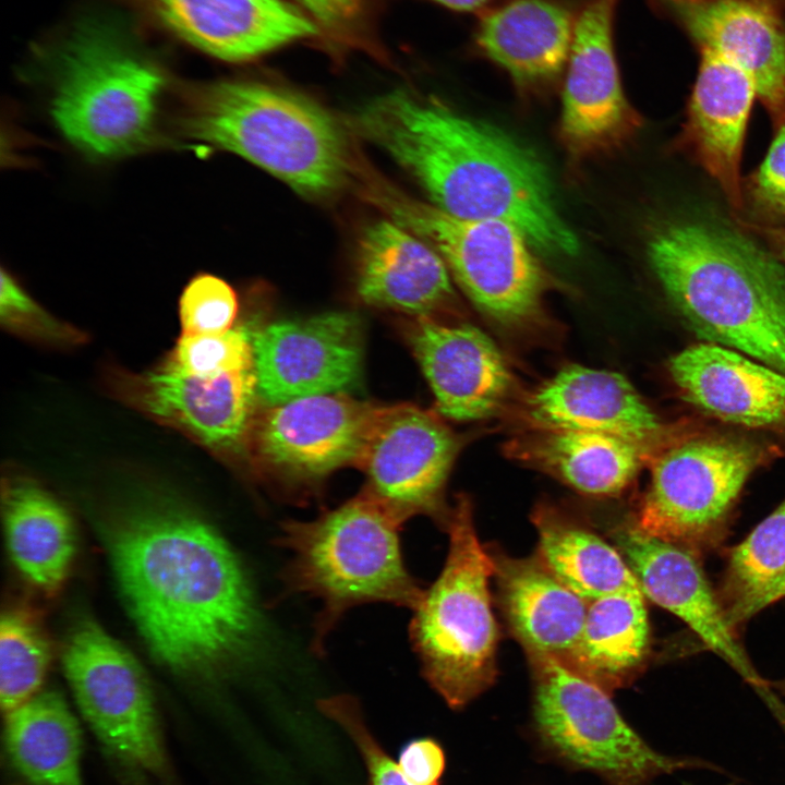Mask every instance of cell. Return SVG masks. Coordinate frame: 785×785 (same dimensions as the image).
<instances>
[{"label":"cell","mask_w":785,"mask_h":785,"mask_svg":"<svg viewBox=\"0 0 785 785\" xmlns=\"http://www.w3.org/2000/svg\"><path fill=\"white\" fill-rule=\"evenodd\" d=\"M110 547L132 618L166 665L210 672L251 649L259 629L251 585L210 524L179 510H145L117 529Z\"/></svg>","instance_id":"cell-1"},{"label":"cell","mask_w":785,"mask_h":785,"mask_svg":"<svg viewBox=\"0 0 785 785\" xmlns=\"http://www.w3.org/2000/svg\"><path fill=\"white\" fill-rule=\"evenodd\" d=\"M350 125L407 170L440 210L506 221L541 253H578L544 164L506 132L404 89L375 97Z\"/></svg>","instance_id":"cell-2"},{"label":"cell","mask_w":785,"mask_h":785,"mask_svg":"<svg viewBox=\"0 0 785 785\" xmlns=\"http://www.w3.org/2000/svg\"><path fill=\"white\" fill-rule=\"evenodd\" d=\"M647 256L693 333L785 375V267L748 231L717 217L680 216L654 228Z\"/></svg>","instance_id":"cell-3"},{"label":"cell","mask_w":785,"mask_h":785,"mask_svg":"<svg viewBox=\"0 0 785 785\" xmlns=\"http://www.w3.org/2000/svg\"><path fill=\"white\" fill-rule=\"evenodd\" d=\"M191 138L234 153L309 197L338 192L357 159L341 124L291 90L249 80L181 86Z\"/></svg>","instance_id":"cell-4"},{"label":"cell","mask_w":785,"mask_h":785,"mask_svg":"<svg viewBox=\"0 0 785 785\" xmlns=\"http://www.w3.org/2000/svg\"><path fill=\"white\" fill-rule=\"evenodd\" d=\"M47 52L52 118L72 145L104 160L152 143L167 75L120 23L85 17Z\"/></svg>","instance_id":"cell-5"},{"label":"cell","mask_w":785,"mask_h":785,"mask_svg":"<svg viewBox=\"0 0 785 785\" xmlns=\"http://www.w3.org/2000/svg\"><path fill=\"white\" fill-rule=\"evenodd\" d=\"M401 527L364 492L312 521L282 524L279 544L292 554L285 571L288 589L323 603L316 650L353 606L383 602L415 608L424 591L404 565Z\"/></svg>","instance_id":"cell-6"},{"label":"cell","mask_w":785,"mask_h":785,"mask_svg":"<svg viewBox=\"0 0 785 785\" xmlns=\"http://www.w3.org/2000/svg\"><path fill=\"white\" fill-rule=\"evenodd\" d=\"M446 523V561L413 609L409 635L426 680L458 710L496 676L498 630L488 590L495 560L478 538L467 496H458Z\"/></svg>","instance_id":"cell-7"},{"label":"cell","mask_w":785,"mask_h":785,"mask_svg":"<svg viewBox=\"0 0 785 785\" xmlns=\"http://www.w3.org/2000/svg\"><path fill=\"white\" fill-rule=\"evenodd\" d=\"M355 176L364 198L427 241L490 319L509 330L542 325L548 282L518 228L497 219L451 216L408 196L362 164Z\"/></svg>","instance_id":"cell-8"},{"label":"cell","mask_w":785,"mask_h":785,"mask_svg":"<svg viewBox=\"0 0 785 785\" xmlns=\"http://www.w3.org/2000/svg\"><path fill=\"white\" fill-rule=\"evenodd\" d=\"M535 665L533 729L540 747L606 785H649L686 769H715L690 758L654 750L624 720L607 691L552 655H532Z\"/></svg>","instance_id":"cell-9"},{"label":"cell","mask_w":785,"mask_h":785,"mask_svg":"<svg viewBox=\"0 0 785 785\" xmlns=\"http://www.w3.org/2000/svg\"><path fill=\"white\" fill-rule=\"evenodd\" d=\"M766 451L736 436L690 438L653 462L636 526L697 554L724 536L730 512Z\"/></svg>","instance_id":"cell-10"},{"label":"cell","mask_w":785,"mask_h":785,"mask_svg":"<svg viewBox=\"0 0 785 785\" xmlns=\"http://www.w3.org/2000/svg\"><path fill=\"white\" fill-rule=\"evenodd\" d=\"M62 660L77 705L108 756L132 776L167 775L154 697L134 656L87 621L70 636Z\"/></svg>","instance_id":"cell-11"},{"label":"cell","mask_w":785,"mask_h":785,"mask_svg":"<svg viewBox=\"0 0 785 785\" xmlns=\"http://www.w3.org/2000/svg\"><path fill=\"white\" fill-rule=\"evenodd\" d=\"M382 406L345 392L309 396L256 413L246 452L256 470L287 487H312L360 467Z\"/></svg>","instance_id":"cell-12"},{"label":"cell","mask_w":785,"mask_h":785,"mask_svg":"<svg viewBox=\"0 0 785 785\" xmlns=\"http://www.w3.org/2000/svg\"><path fill=\"white\" fill-rule=\"evenodd\" d=\"M460 447L437 413L408 403L382 406L359 467L366 475L362 492L401 524L416 515L440 520Z\"/></svg>","instance_id":"cell-13"},{"label":"cell","mask_w":785,"mask_h":785,"mask_svg":"<svg viewBox=\"0 0 785 785\" xmlns=\"http://www.w3.org/2000/svg\"><path fill=\"white\" fill-rule=\"evenodd\" d=\"M363 326L350 312L268 324L253 335L258 399L266 406L347 392L362 375Z\"/></svg>","instance_id":"cell-14"},{"label":"cell","mask_w":785,"mask_h":785,"mask_svg":"<svg viewBox=\"0 0 785 785\" xmlns=\"http://www.w3.org/2000/svg\"><path fill=\"white\" fill-rule=\"evenodd\" d=\"M614 540L643 595L680 618L706 648L778 711L769 683L739 643L695 553L651 535L636 524L615 531Z\"/></svg>","instance_id":"cell-15"},{"label":"cell","mask_w":785,"mask_h":785,"mask_svg":"<svg viewBox=\"0 0 785 785\" xmlns=\"http://www.w3.org/2000/svg\"><path fill=\"white\" fill-rule=\"evenodd\" d=\"M142 23L214 58L243 62L318 33L283 0H113Z\"/></svg>","instance_id":"cell-16"},{"label":"cell","mask_w":785,"mask_h":785,"mask_svg":"<svg viewBox=\"0 0 785 785\" xmlns=\"http://www.w3.org/2000/svg\"><path fill=\"white\" fill-rule=\"evenodd\" d=\"M617 0H590L577 16L560 133L576 155L618 146L640 124L620 83L613 41Z\"/></svg>","instance_id":"cell-17"},{"label":"cell","mask_w":785,"mask_h":785,"mask_svg":"<svg viewBox=\"0 0 785 785\" xmlns=\"http://www.w3.org/2000/svg\"><path fill=\"white\" fill-rule=\"evenodd\" d=\"M130 400L149 415L176 426L218 452L247 450L256 415L254 369L201 377L167 364L124 382Z\"/></svg>","instance_id":"cell-18"},{"label":"cell","mask_w":785,"mask_h":785,"mask_svg":"<svg viewBox=\"0 0 785 785\" xmlns=\"http://www.w3.org/2000/svg\"><path fill=\"white\" fill-rule=\"evenodd\" d=\"M404 335L439 414L473 421L506 407L514 377L502 352L482 330L469 324L416 317L407 325Z\"/></svg>","instance_id":"cell-19"},{"label":"cell","mask_w":785,"mask_h":785,"mask_svg":"<svg viewBox=\"0 0 785 785\" xmlns=\"http://www.w3.org/2000/svg\"><path fill=\"white\" fill-rule=\"evenodd\" d=\"M700 63L686 119L674 141L742 213L740 162L757 88L753 78L723 55L699 48Z\"/></svg>","instance_id":"cell-20"},{"label":"cell","mask_w":785,"mask_h":785,"mask_svg":"<svg viewBox=\"0 0 785 785\" xmlns=\"http://www.w3.org/2000/svg\"><path fill=\"white\" fill-rule=\"evenodd\" d=\"M526 428L599 432L661 445L666 427L620 374L569 365L519 407Z\"/></svg>","instance_id":"cell-21"},{"label":"cell","mask_w":785,"mask_h":785,"mask_svg":"<svg viewBox=\"0 0 785 785\" xmlns=\"http://www.w3.org/2000/svg\"><path fill=\"white\" fill-rule=\"evenodd\" d=\"M699 48L744 69L773 123L785 113V0L671 3Z\"/></svg>","instance_id":"cell-22"},{"label":"cell","mask_w":785,"mask_h":785,"mask_svg":"<svg viewBox=\"0 0 785 785\" xmlns=\"http://www.w3.org/2000/svg\"><path fill=\"white\" fill-rule=\"evenodd\" d=\"M357 292L365 304L438 319L457 310L449 269L423 238L394 220L369 226L360 240Z\"/></svg>","instance_id":"cell-23"},{"label":"cell","mask_w":785,"mask_h":785,"mask_svg":"<svg viewBox=\"0 0 785 785\" xmlns=\"http://www.w3.org/2000/svg\"><path fill=\"white\" fill-rule=\"evenodd\" d=\"M668 369L683 398L710 415L750 427L785 423V375L744 353L700 342Z\"/></svg>","instance_id":"cell-24"},{"label":"cell","mask_w":785,"mask_h":785,"mask_svg":"<svg viewBox=\"0 0 785 785\" xmlns=\"http://www.w3.org/2000/svg\"><path fill=\"white\" fill-rule=\"evenodd\" d=\"M659 446L612 434L526 428L506 443L512 459L592 496L623 492Z\"/></svg>","instance_id":"cell-25"},{"label":"cell","mask_w":785,"mask_h":785,"mask_svg":"<svg viewBox=\"0 0 785 785\" xmlns=\"http://www.w3.org/2000/svg\"><path fill=\"white\" fill-rule=\"evenodd\" d=\"M576 21L556 0H509L482 16L476 45L516 82L544 84L567 67Z\"/></svg>","instance_id":"cell-26"},{"label":"cell","mask_w":785,"mask_h":785,"mask_svg":"<svg viewBox=\"0 0 785 785\" xmlns=\"http://www.w3.org/2000/svg\"><path fill=\"white\" fill-rule=\"evenodd\" d=\"M494 560L504 612L517 638L532 655L563 659L581 635L589 602L541 560Z\"/></svg>","instance_id":"cell-27"},{"label":"cell","mask_w":785,"mask_h":785,"mask_svg":"<svg viewBox=\"0 0 785 785\" xmlns=\"http://www.w3.org/2000/svg\"><path fill=\"white\" fill-rule=\"evenodd\" d=\"M4 742L28 785H83L81 729L59 693H37L7 713Z\"/></svg>","instance_id":"cell-28"},{"label":"cell","mask_w":785,"mask_h":785,"mask_svg":"<svg viewBox=\"0 0 785 785\" xmlns=\"http://www.w3.org/2000/svg\"><path fill=\"white\" fill-rule=\"evenodd\" d=\"M10 555L34 585L53 592L64 580L75 552V534L67 510L28 481L9 483L3 496Z\"/></svg>","instance_id":"cell-29"},{"label":"cell","mask_w":785,"mask_h":785,"mask_svg":"<svg viewBox=\"0 0 785 785\" xmlns=\"http://www.w3.org/2000/svg\"><path fill=\"white\" fill-rule=\"evenodd\" d=\"M648 648L649 620L643 593H618L589 602L577 643L559 660L606 690L628 679L642 663Z\"/></svg>","instance_id":"cell-30"},{"label":"cell","mask_w":785,"mask_h":785,"mask_svg":"<svg viewBox=\"0 0 785 785\" xmlns=\"http://www.w3.org/2000/svg\"><path fill=\"white\" fill-rule=\"evenodd\" d=\"M533 522L540 560L582 599L641 591L621 553L593 532L545 506L536 509Z\"/></svg>","instance_id":"cell-31"},{"label":"cell","mask_w":785,"mask_h":785,"mask_svg":"<svg viewBox=\"0 0 785 785\" xmlns=\"http://www.w3.org/2000/svg\"><path fill=\"white\" fill-rule=\"evenodd\" d=\"M785 569V500L729 554L717 593L729 625Z\"/></svg>","instance_id":"cell-32"},{"label":"cell","mask_w":785,"mask_h":785,"mask_svg":"<svg viewBox=\"0 0 785 785\" xmlns=\"http://www.w3.org/2000/svg\"><path fill=\"white\" fill-rule=\"evenodd\" d=\"M49 661V644L35 621L19 612L3 614L0 623V701L5 713L37 695Z\"/></svg>","instance_id":"cell-33"},{"label":"cell","mask_w":785,"mask_h":785,"mask_svg":"<svg viewBox=\"0 0 785 785\" xmlns=\"http://www.w3.org/2000/svg\"><path fill=\"white\" fill-rule=\"evenodd\" d=\"M253 335L238 325L219 334L181 335L165 364L180 372L216 377L253 366Z\"/></svg>","instance_id":"cell-34"},{"label":"cell","mask_w":785,"mask_h":785,"mask_svg":"<svg viewBox=\"0 0 785 785\" xmlns=\"http://www.w3.org/2000/svg\"><path fill=\"white\" fill-rule=\"evenodd\" d=\"M775 134L758 168L742 181L744 220L769 227L785 226V113L774 122Z\"/></svg>","instance_id":"cell-35"},{"label":"cell","mask_w":785,"mask_h":785,"mask_svg":"<svg viewBox=\"0 0 785 785\" xmlns=\"http://www.w3.org/2000/svg\"><path fill=\"white\" fill-rule=\"evenodd\" d=\"M238 313V298L232 287L212 274H198L184 287L179 301L182 335L224 333Z\"/></svg>","instance_id":"cell-36"},{"label":"cell","mask_w":785,"mask_h":785,"mask_svg":"<svg viewBox=\"0 0 785 785\" xmlns=\"http://www.w3.org/2000/svg\"><path fill=\"white\" fill-rule=\"evenodd\" d=\"M317 709L351 738L364 762L369 785H412L398 761L390 758L365 724L354 697L341 695L321 699Z\"/></svg>","instance_id":"cell-37"},{"label":"cell","mask_w":785,"mask_h":785,"mask_svg":"<svg viewBox=\"0 0 785 785\" xmlns=\"http://www.w3.org/2000/svg\"><path fill=\"white\" fill-rule=\"evenodd\" d=\"M0 318L9 329L29 337L77 342L80 333L47 313L5 269L1 271Z\"/></svg>","instance_id":"cell-38"},{"label":"cell","mask_w":785,"mask_h":785,"mask_svg":"<svg viewBox=\"0 0 785 785\" xmlns=\"http://www.w3.org/2000/svg\"><path fill=\"white\" fill-rule=\"evenodd\" d=\"M398 763L412 785H439L446 768V756L437 740L420 737L403 745Z\"/></svg>","instance_id":"cell-39"},{"label":"cell","mask_w":785,"mask_h":785,"mask_svg":"<svg viewBox=\"0 0 785 785\" xmlns=\"http://www.w3.org/2000/svg\"><path fill=\"white\" fill-rule=\"evenodd\" d=\"M330 33L347 35L364 20L366 0H298Z\"/></svg>","instance_id":"cell-40"},{"label":"cell","mask_w":785,"mask_h":785,"mask_svg":"<svg viewBox=\"0 0 785 785\" xmlns=\"http://www.w3.org/2000/svg\"><path fill=\"white\" fill-rule=\"evenodd\" d=\"M785 597V569L763 588L748 604L742 608L736 620V627L744 624L763 608Z\"/></svg>","instance_id":"cell-41"},{"label":"cell","mask_w":785,"mask_h":785,"mask_svg":"<svg viewBox=\"0 0 785 785\" xmlns=\"http://www.w3.org/2000/svg\"><path fill=\"white\" fill-rule=\"evenodd\" d=\"M738 225L747 231H751L753 234L760 235L764 242L769 245L771 252L780 259L785 263V226L784 227H769L753 225L744 220H739Z\"/></svg>","instance_id":"cell-42"},{"label":"cell","mask_w":785,"mask_h":785,"mask_svg":"<svg viewBox=\"0 0 785 785\" xmlns=\"http://www.w3.org/2000/svg\"><path fill=\"white\" fill-rule=\"evenodd\" d=\"M447 8L458 11H474L486 5L492 0H433Z\"/></svg>","instance_id":"cell-43"},{"label":"cell","mask_w":785,"mask_h":785,"mask_svg":"<svg viewBox=\"0 0 785 785\" xmlns=\"http://www.w3.org/2000/svg\"><path fill=\"white\" fill-rule=\"evenodd\" d=\"M671 3H693V2H700L704 0H668Z\"/></svg>","instance_id":"cell-44"},{"label":"cell","mask_w":785,"mask_h":785,"mask_svg":"<svg viewBox=\"0 0 785 785\" xmlns=\"http://www.w3.org/2000/svg\"><path fill=\"white\" fill-rule=\"evenodd\" d=\"M781 689H782V691H783L784 695H785V680L781 684Z\"/></svg>","instance_id":"cell-45"}]
</instances>
